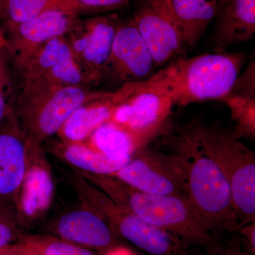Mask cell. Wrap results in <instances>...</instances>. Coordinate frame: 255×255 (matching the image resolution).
Here are the masks:
<instances>
[{
    "instance_id": "cell-1",
    "label": "cell",
    "mask_w": 255,
    "mask_h": 255,
    "mask_svg": "<svg viewBox=\"0 0 255 255\" xmlns=\"http://www.w3.org/2000/svg\"><path fill=\"white\" fill-rule=\"evenodd\" d=\"M246 60L241 52L180 58L147 80L125 84L120 90L127 98L136 92H153L168 98L173 107L221 100L231 90Z\"/></svg>"
},
{
    "instance_id": "cell-2",
    "label": "cell",
    "mask_w": 255,
    "mask_h": 255,
    "mask_svg": "<svg viewBox=\"0 0 255 255\" xmlns=\"http://www.w3.org/2000/svg\"><path fill=\"white\" fill-rule=\"evenodd\" d=\"M170 152L180 161L188 196L196 212L217 234H235L240 226L226 178L204 152L190 123L169 135Z\"/></svg>"
},
{
    "instance_id": "cell-3",
    "label": "cell",
    "mask_w": 255,
    "mask_h": 255,
    "mask_svg": "<svg viewBox=\"0 0 255 255\" xmlns=\"http://www.w3.org/2000/svg\"><path fill=\"white\" fill-rule=\"evenodd\" d=\"M77 172L129 212L177 236L188 246L206 244L219 236L187 198L143 192L111 175Z\"/></svg>"
},
{
    "instance_id": "cell-4",
    "label": "cell",
    "mask_w": 255,
    "mask_h": 255,
    "mask_svg": "<svg viewBox=\"0 0 255 255\" xmlns=\"http://www.w3.org/2000/svg\"><path fill=\"white\" fill-rule=\"evenodd\" d=\"M114 92L96 91L89 86H61L41 80L23 82L21 95L12 106L25 132L40 145L56 135L80 107Z\"/></svg>"
},
{
    "instance_id": "cell-5",
    "label": "cell",
    "mask_w": 255,
    "mask_h": 255,
    "mask_svg": "<svg viewBox=\"0 0 255 255\" xmlns=\"http://www.w3.org/2000/svg\"><path fill=\"white\" fill-rule=\"evenodd\" d=\"M204 152L227 181L240 226L255 221V155L233 129L199 119L189 122Z\"/></svg>"
},
{
    "instance_id": "cell-6",
    "label": "cell",
    "mask_w": 255,
    "mask_h": 255,
    "mask_svg": "<svg viewBox=\"0 0 255 255\" xmlns=\"http://www.w3.org/2000/svg\"><path fill=\"white\" fill-rule=\"evenodd\" d=\"M72 184L82 202L92 206L116 234L149 255H182L187 245L180 238L129 212L78 172Z\"/></svg>"
},
{
    "instance_id": "cell-7",
    "label": "cell",
    "mask_w": 255,
    "mask_h": 255,
    "mask_svg": "<svg viewBox=\"0 0 255 255\" xmlns=\"http://www.w3.org/2000/svg\"><path fill=\"white\" fill-rule=\"evenodd\" d=\"M111 176L143 192L189 199L182 164L171 152L152 150L145 146L137 150L124 167Z\"/></svg>"
},
{
    "instance_id": "cell-8",
    "label": "cell",
    "mask_w": 255,
    "mask_h": 255,
    "mask_svg": "<svg viewBox=\"0 0 255 255\" xmlns=\"http://www.w3.org/2000/svg\"><path fill=\"white\" fill-rule=\"evenodd\" d=\"M119 23L109 16L78 18L65 37L90 84L102 80Z\"/></svg>"
},
{
    "instance_id": "cell-9",
    "label": "cell",
    "mask_w": 255,
    "mask_h": 255,
    "mask_svg": "<svg viewBox=\"0 0 255 255\" xmlns=\"http://www.w3.org/2000/svg\"><path fill=\"white\" fill-rule=\"evenodd\" d=\"M32 141L11 108L0 122V206L14 211Z\"/></svg>"
},
{
    "instance_id": "cell-10",
    "label": "cell",
    "mask_w": 255,
    "mask_h": 255,
    "mask_svg": "<svg viewBox=\"0 0 255 255\" xmlns=\"http://www.w3.org/2000/svg\"><path fill=\"white\" fill-rule=\"evenodd\" d=\"M172 107L164 96L136 92L117 106L110 121L129 132L142 148L162 131Z\"/></svg>"
},
{
    "instance_id": "cell-11",
    "label": "cell",
    "mask_w": 255,
    "mask_h": 255,
    "mask_svg": "<svg viewBox=\"0 0 255 255\" xmlns=\"http://www.w3.org/2000/svg\"><path fill=\"white\" fill-rule=\"evenodd\" d=\"M78 17L56 9L43 11L26 22L4 25L8 53L20 70L37 50L47 42L65 36Z\"/></svg>"
},
{
    "instance_id": "cell-12",
    "label": "cell",
    "mask_w": 255,
    "mask_h": 255,
    "mask_svg": "<svg viewBox=\"0 0 255 255\" xmlns=\"http://www.w3.org/2000/svg\"><path fill=\"white\" fill-rule=\"evenodd\" d=\"M155 64L148 48L131 21L119 24L103 77L124 85L147 80Z\"/></svg>"
},
{
    "instance_id": "cell-13",
    "label": "cell",
    "mask_w": 255,
    "mask_h": 255,
    "mask_svg": "<svg viewBox=\"0 0 255 255\" xmlns=\"http://www.w3.org/2000/svg\"><path fill=\"white\" fill-rule=\"evenodd\" d=\"M148 48L155 66L180 55L182 37L161 0H145L131 20Z\"/></svg>"
},
{
    "instance_id": "cell-14",
    "label": "cell",
    "mask_w": 255,
    "mask_h": 255,
    "mask_svg": "<svg viewBox=\"0 0 255 255\" xmlns=\"http://www.w3.org/2000/svg\"><path fill=\"white\" fill-rule=\"evenodd\" d=\"M49 230L52 236L102 254L119 246V236L105 218L84 202L60 215Z\"/></svg>"
},
{
    "instance_id": "cell-15",
    "label": "cell",
    "mask_w": 255,
    "mask_h": 255,
    "mask_svg": "<svg viewBox=\"0 0 255 255\" xmlns=\"http://www.w3.org/2000/svg\"><path fill=\"white\" fill-rule=\"evenodd\" d=\"M23 81L41 80L61 86H89L65 36L53 38L36 50L20 69Z\"/></svg>"
},
{
    "instance_id": "cell-16",
    "label": "cell",
    "mask_w": 255,
    "mask_h": 255,
    "mask_svg": "<svg viewBox=\"0 0 255 255\" xmlns=\"http://www.w3.org/2000/svg\"><path fill=\"white\" fill-rule=\"evenodd\" d=\"M54 193L53 177L41 145L33 140L28 166L20 188L14 211L20 226L36 222L48 209Z\"/></svg>"
},
{
    "instance_id": "cell-17",
    "label": "cell",
    "mask_w": 255,
    "mask_h": 255,
    "mask_svg": "<svg viewBox=\"0 0 255 255\" xmlns=\"http://www.w3.org/2000/svg\"><path fill=\"white\" fill-rule=\"evenodd\" d=\"M213 48L224 53L255 36V0H219Z\"/></svg>"
},
{
    "instance_id": "cell-18",
    "label": "cell",
    "mask_w": 255,
    "mask_h": 255,
    "mask_svg": "<svg viewBox=\"0 0 255 255\" xmlns=\"http://www.w3.org/2000/svg\"><path fill=\"white\" fill-rule=\"evenodd\" d=\"M185 47L197 44L209 25L214 21L219 0H161Z\"/></svg>"
},
{
    "instance_id": "cell-19",
    "label": "cell",
    "mask_w": 255,
    "mask_h": 255,
    "mask_svg": "<svg viewBox=\"0 0 255 255\" xmlns=\"http://www.w3.org/2000/svg\"><path fill=\"white\" fill-rule=\"evenodd\" d=\"M122 102L114 92L110 97L82 106L69 117L57 135L63 142H85L99 127L110 120L117 106Z\"/></svg>"
},
{
    "instance_id": "cell-20",
    "label": "cell",
    "mask_w": 255,
    "mask_h": 255,
    "mask_svg": "<svg viewBox=\"0 0 255 255\" xmlns=\"http://www.w3.org/2000/svg\"><path fill=\"white\" fill-rule=\"evenodd\" d=\"M55 155L79 172L111 175L124 167L130 159H116L96 150L87 142H60L52 147Z\"/></svg>"
},
{
    "instance_id": "cell-21",
    "label": "cell",
    "mask_w": 255,
    "mask_h": 255,
    "mask_svg": "<svg viewBox=\"0 0 255 255\" xmlns=\"http://www.w3.org/2000/svg\"><path fill=\"white\" fill-rule=\"evenodd\" d=\"M88 144L92 148L116 159H130L141 148L129 132L113 122H107L99 127Z\"/></svg>"
},
{
    "instance_id": "cell-22",
    "label": "cell",
    "mask_w": 255,
    "mask_h": 255,
    "mask_svg": "<svg viewBox=\"0 0 255 255\" xmlns=\"http://www.w3.org/2000/svg\"><path fill=\"white\" fill-rule=\"evenodd\" d=\"M16 243L33 255H102L50 234L24 233Z\"/></svg>"
},
{
    "instance_id": "cell-23",
    "label": "cell",
    "mask_w": 255,
    "mask_h": 255,
    "mask_svg": "<svg viewBox=\"0 0 255 255\" xmlns=\"http://www.w3.org/2000/svg\"><path fill=\"white\" fill-rule=\"evenodd\" d=\"M231 112L235 133L239 138H255V96L228 92L221 99Z\"/></svg>"
},
{
    "instance_id": "cell-24",
    "label": "cell",
    "mask_w": 255,
    "mask_h": 255,
    "mask_svg": "<svg viewBox=\"0 0 255 255\" xmlns=\"http://www.w3.org/2000/svg\"><path fill=\"white\" fill-rule=\"evenodd\" d=\"M132 0H52L47 10L56 9L78 17L124 9Z\"/></svg>"
},
{
    "instance_id": "cell-25",
    "label": "cell",
    "mask_w": 255,
    "mask_h": 255,
    "mask_svg": "<svg viewBox=\"0 0 255 255\" xmlns=\"http://www.w3.org/2000/svg\"><path fill=\"white\" fill-rule=\"evenodd\" d=\"M52 0H4L0 19L4 25L26 22L46 11Z\"/></svg>"
},
{
    "instance_id": "cell-26",
    "label": "cell",
    "mask_w": 255,
    "mask_h": 255,
    "mask_svg": "<svg viewBox=\"0 0 255 255\" xmlns=\"http://www.w3.org/2000/svg\"><path fill=\"white\" fill-rule=\"evenodd\" d=\"M220 235L214 241L204 245L189 246L182 255H253L243 249L241 241H225Z\"/></svg>"
},
{
    "instance_id": "cell-27",
    "label": "cell",
    "mask_w": 255,
    "mask_h": 255,
    "mask_svg": "<svg viewBox=\"0 0 255 255\" xmlns=\"http://www.w3.org/2000/svg\"><path fill=\"white\" fill-rule=\"evenodd\" d=\"M22 234L14 210L0 206V250L16 243Z\"/></svg>"
},
{
    "instance_id": "cell-28",
    "label": "cell",
    "mask_w": 255,
    "mask_h": 255,
    "mask_svg": "<svg viewBox=\"0 0 255 255\" xmlns=\"http://www.w3.org/2000/svg\"><path fill=\"white\" fill-rule=\"evenodd\" d=\"M6 53L7 50L0 52V122L12 108L9 102L11 78Z\"/></svg>"
},
{
    "instance_id": "cell-29",
    "label": "cell",
    "mask_w": 255,
    "mask_h": 255,
    "mask_svg": "<svg viewBox=\"0 0 255 255\" xmlns=\"http://www.w3.org/2000/svg\"><path fill=\"white\" fill-rule=\"evenodd\" d=\"M238 233L244 238L245 243L251 250V253L255 254V221L248 223L241 226Z\"/></svg>"
},
{
    "instance_id": "cell-30",
    "label": "cell",
    "mask_w": 255,
    "mask_h": 255,
    "mask_svg": "<svg viewBox=\"0 0 255 255\" xmlns=\"http://www.w3.org/2000/svg\"><path fill=\"white\" fill-rule=\"evenodd\" d=\"M102 255H134L131 252L123 247L117 246L112 248L110 251L103 253Z\"/></svg>"
},
{
    "instance_id": "cell-31",
    "label": "cell",
    "mask_w": 255,
    "mask_h": 255,
    "mask_svg": "<svg viewBox=\"0 0 255 255\" xmlns=\"http://www.w3.org/2000/svg\"><path fill=\"white\" fill-rule=\"evenodd\" d=\"M0 255H23L15 248L14 245L4 247L0 250Z\"/></svg>"
},
{
    "instance_id": "cell-32",
    "label": "cell",
    "mask_w": 255,
    "mask_h": 255,
    "mask_svg": "<svg viewBox=\"0 0 255 255\" xmlns=\"http://www.w3.org/2000/svg\"><path fill=\"white\" fill-rule=\"evenodd\" d=\"M9 49V43L5 34L4 30L0 24V52Z\"/></svg>"
},
{
    "instance_id": "cell-33",
    "label": "cell",
    "mask_w": 255,
    "mask_h": 255,
    "mask_svg": "<svg viewBox=\"0 0 255 255\" xmlns=\"http://www.w3.org/2000/svg\"><path fill=\"white\" fill-rule=\"evenodd\" d=\"M13 245H14L15 248H16V249L21 253V254H23V255H31V253H28V251H26V250L23 249L22 247L20 246L19 245L17 244V243H15Z\"/></svg>"
},
{
    "instance_id": "cell-34",
    "label": "cell",
    "mask_w": 255,
    "mask_h": 255,
    "mask_svg": "<svg viewBox=\"0 0 255 255\" xmlns=\"http://www.w3.org/2000/svg\"><path fill=\"white\" fill-rule=\"evenodd\" d=\"M4 0H0V13H1V8H2L3 4H4Z\"/></svg>"
},
{
    "instance_id": "cell-35",
    "label": "cell",
    "mask_w": 255,
    "mask_h": 255,
    "mask_svg": "<svg viewBox=\"0 0 255 255\" xmlns=\"http://www.w3.org/2000/svg\"></svg>"
}]
</instances>
